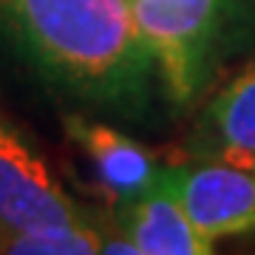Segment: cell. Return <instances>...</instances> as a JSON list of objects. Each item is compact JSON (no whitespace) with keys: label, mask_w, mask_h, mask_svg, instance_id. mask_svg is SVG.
<instances>
[{"label":"cell","mask_w":255,"mask_h":255,"mask_svg":"<svg viewBox=\"0 0 255 255\" xmlns=\"http://www.w3.org/2000/svg\"><path fill=\"white\" fill-rule=\"evenodd\" d=\"M187 159L255 170V54L204 94L187 136Z\"/></svg>","instance_id":"5b68a950"},{"label":"cell","mask_w":255,"mask_h":255,"mask_svg":"<svg viewBox=\"0 0 255 255\" xmlns=\"http://www.w3.org/2000/svg\"><path fill=\"white\" fill-rule=\"evenodd\" d=\"M159 182L179 199L193 227L210 241L255 233V170L190 159L159 167Z\"/></svg>","instance_id":"3957f363"},{"label":"cell","mask_w":255,"mask_h":255,"mask_svg":"<svg viewBox=\"0 0 255 255\" xmlns=\"http://www.w3.org/2000/svg\"><path fill=\"white\" fill-rule=\"evenodd\" d=\"M82 219V210L57 182L26 136L0 119V236Z\"/></svg>","instance_id":"277c9868"},{"label":"cell","mask_w":255,"mask_h":255,"mask_svg":"<svg viewBox=\"0 0 255 255\" xmlns=\"http://www.w3.org/2000/svg\"><path fill=\"white\" fill-rule=\"evenodd\" d=\"M117 221L133 244L139 255H207L213 253V241L204 238L187 219L184 207L167 190L159 176L150 190L133 199L117 201Z\"/></svg>","instance_id":"8992f818"},{"label":"cell","mask_w":255,"mask_h":255,"mask_svg":"<svg viewBox=\"0 0 255 255\" xmlns=\"http://www.w3.org/2000/svg\"><path fill=\"white\" fill-rule=\"evenodd\" d=\"M0 34L57 91L122 119L162 91L130 0H0Z\"/></svg>","instance_id":"6da1fadb"},{"label":"cell","mask_w":255,"mask_h":255,"mask_svg":"<svg viewBox=\"0 0 255 255\" xmlns=\"http://www.w3.org/2000/svg\"><path fill=\"white\" fill-rule=\"evenodd\" d=\"M65 130L82 147V153L91 159L94 173L114 201L133 199L156 184L159 162L136 139L125 136L122 130L105 122L74 117V114L65 117Z\"/></svg>","instance_id":"52a82bcc"},{"label":"cell","mask_w":255,"mask_h":255,"mask_svg":"<svg viewBox=\"0 0 255 255\" xmlns=\"http://www.w3.org/2000/svg\"><path fill=\"white\" fill-rule=\"evenodd\" d=\"M105 238L94 221L85 216L65 224H51L23 233H3V253L14 255H97L105 253Z\"/></svg>","instance_id":"ba28073f"},{"label":"cell","mask_w":255,"mask_h":255,"mask_svg":"<svg viewBox=\"0 0 255 255\" xmlns=\"http://www.w3.org/2000/svg\"><path fill=\"white\" fill-rule=\"evenodd\" d=\"M164 100L187 111L255 43V0H130Z\"/></svg>","instance_id":"7a4b0ae2"},{"label":"cell","mask_w":255,"mask_h":255,"mask_svg":"<svg viewBox=\"0 0 255 255\" xmlns=\"http://www.w3.org/2000/svg\"><path fill=\"white\" fill-rule=\"evenodd\" d=\"M0 253H3V236H0Z\"/></svg>","instance_id":"9c48e42d"}]
</instances>
